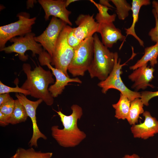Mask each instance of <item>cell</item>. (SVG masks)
<instances>
[{
  "mask_svg": "<svg viewBox=\"0 0 158 158\" xmlns=\"http://www.w3.org/2000/svg\"><path fill=\"white\" fill-rule=\"evenodd\" d=\"M19 158H51L53 153L36 151L32 147L28 149L18 148L16 152Z\"/></svg>",
  "mask_w": 158,
  "mask_h": 158,
  "instance_id": "23",
  "label": "cell"
},
{
  "mask_svg": "<svg viewBox=\"0 0 158 158\" xmlns=\"http://www.w3.org/2000/svg\"><path fill=\"white\" fill-rule=\"evenodd\" d=\"M67 40L69 45L74 49L77 48L82 42L80 41L75 36L74 33V28L69 25Z\"/></svg>",
  "mask_w": 158,
  "mask_h": 158,
  "instance_id": "27",
  "label": "cell"
},
{
  "mask_svg": "<svg viewBox=\"0 0 158 158\" xmlns=\"http://www.w3.org/2000/svg\"><path fill=\"white\" fill-rule=\"evenodd\" d=\"M28 116L24 106L20 103L18 99L15 100L13 111L8 120V123L15 125L25 122Z\"/></svg>",
  "mask_w": 158,
  "mask_h": 158,
  "instance_id": "21",
  "label": "cell"
},
{
  "mask_svg": "<svg viewBox=\"0 0 158 158\" xmlns=\"http://www.w3.org/2000/svg\"><path fill=\"white\" fill-rule=\"evenodd\" d=\"M94 54V40L92 36L82 41L74 49L68 71L73 77L84 76L92 61Z\"/></svg>",
  "mask_w": 158,
  "mask_h": 158,
  "instance_id": "4",
  "label": "cell"
},
{
  "mask_svg": "<svg viewBox=\"0 0 158 158\" xmlns=\"http://www.w3.org/2000/svg\"><path fill=\"white\" fill-rule=\"evenodd\" d=\"M116 7V12L118 18L124 20L129 15V12L131 10L132 6L126 0H110Z\"/></svg>",
  "mask_w": 158,
  "mask_h": 158,
  "instance_id": "24",
  "label": "cell"
},
{
  "mask_svg": "<svg viewBox=\"0 0 158 158\" xmlns=\"http://www.w3.org/2000/svg\"><path fill=\"white\" fill-rule=\"evenodd\" d=\"M158 56V42L154 45L146 47L144 49V53L141 58L134 65L130 66V70H134L137 68L147 64L150 62L151 67H154L157 64Z\"/></svg>",
  "mask_w": 158,
  "mask_h": 158,
  "instance_id": "18",
  "label": "cell"
},
{
  "mask_svg": "<svg viewBox=\"0 0 158 158\" xmlns=\"http://www.w3.org/2000/svg\"><path fill=\"white\" fill-rule=\"evenodd\" d=\"M93 17L94 14H81L75 21L78 27L74 28V34L80 41L93 36L94 34L97 32L99 24L95 21Z\"/></svg>",
  "mask_w": 158,
  "mask_h": 158,
  "instance_id": "14",
  "label": "cell"
},
{
  "mask_svg": "<svg viewBox=\"0 0 158 158\" xmlns=\"http://www.w3.org/2000/svg\"><path fill=\"white\" fill-rule=\"evenodd\" d=\"M16 96L20 103L25 107L27 114L32 121V125L33 133L32 137L28 143L30 147H38L37 141L40 138L46 140L47 137L40 130L37 124L36 111L38 106L43 101L41 99H39L35 101H31L22 93H16Z\"/></svg>",
  "mask_w": 158,
  "mask_h": 158,
  "instance_id": "11",
  "label": "cell"
},
{
  "mask_svg": "<svg viewBox=\"0 0 158 158\" xmlns=\"http://www.w3.org/2000/svg\"><path fill=\"white\" fill-rule=\"evenodd\" d=\"M152 6L156 10L158 18V1L155 0L153 1L152 2Z\"/></svg>",
  "mask_w": 158,
  "mask_h": 158,
  "instance_id": "33",
  "label": "cell"
},
{
  "mask_svg": "<svg viewBox=\"0 0 158 158\" xmlns=\"http://www.w3.org/2000/svg\"><path fill=\"white\" fill-rule=\"evenodd\" d=\"M78 0H67L66 1V6L67 7L71 3L74 2L78 1Z\"/></svg>",
  "mask_w": 158,
  "mask_h": 158,
  "instance_id": "35",
  "label": "cell"
},
{
  "mask_svg": "<svg viewBox=\"0 0 158 158\" xmlns=\"http://www.w3.org/2000/svg\"><path fill=\"white\" fill-rule=\"evenodd\" d=\"M122 158H140V157L137 154H133L132 155H130L126 154Z\"/></svg>",
  "mask_w": 158,
  "mask_h": 158,
  "instance_id": "34",
  "label": "cell"
},
{
  "mask_svg": "<svg viewBox=\"0 0 158 158\" xmlns=\"http://www.w3.org/2000/svg\"><path fill=\"white\" fill-rule=\"evenodd\" d=\"M97 32L101 35L102 42L108 48H111L119 40L123 41L120 49L126 39V36L122 34L121 30L116 28L113 23L99 24Z\"/></svg>",
  "mask_w": 158,
  "mask_h": 158,
  "instance_id": "16",
  "label": "cell"
},
{
  "mask_svg": "<svg viewBox=\"0 0 158 158\" xmlns=\"http://www.w3.org/2000/svg\"><path fill=\"white\" fill-rule=\"evenodd\" d=\"M142 115L145 117L143 122L132 125L130 130L134 138L145 140L158 133V121L148 111H145Z\"/></svg>",
  "mask_w": 158,
  "mask_h": 158,
  "instance_id": "13",
  "label": "cell"
},
{
  "mask_svg": "<svg viewBox=\"0 0 158 158\" xmlns=\"http://www.w3.org/2000/svg\"><path fill=\"white\" fill-rule=\"evenodd\" d=\"M10 158H19L17 154L16 153L15 154Z\"/></svg>",
  "mask_w": 158,
  "mask_h": 158,
  "instance_id": "36",
  "label": "cell"
},
{
  "mask_svg": "<svg viewBox=\"0 0 158 158\" xmlns=\"http://www.w3.org/2000/svg\"><path fill=\"white\" fill-rule=\"evenodd\" d=\"M16 87H10L4 84L0 81V95L5 93H9L10 92H14L22 93L25 96L30 95V93L29 91L19 87L17 83H16Z\"/></svg>",
  "mask_w": 158,
  "mask_h": 158,
  "instance_id": "26",
  "label": "cell"
},
{
  "mask_svg": "<svg viewBox=\"0 0 158 158\" xmlns=\"http://www.w3.org/2000/svg\"><path fill=\"white\" fill-rule=\"evenodd\" d=\"M152 12L155 18V26L154 28L150 30L148 35L152 41L157 43L158 42V18L156 12L154 8L152 9Z\"/></svg>",
  "mask_w": 158,
  "mask_h": 158,
  "instance_id": "28",
  "label": "cell"
},
{
  "mask_svg": "<svg viewBox=\"0 0 158 158\" xmlns=\"http://www.w3.org/2000/svg\"><path fill=\"white\" fill-rule=\"evenodd\" d=\"M143 158L142 157V158Z\"/></svg>",
  "mask_w": 158,
  "mask_h": 158,
  "instance_id": "38",
  "label": "cell"
},
{
  "mask_svg": "<svg viewBox=\"0 0 158 158\" xmlns=\"http://www.w3.org/2000/svg\"><path fill=\"white\" fill-rule=\"evenodd\" d=\"M110 0H100L99 4L104 6L110 8H115L114 7L110 4L109 1Z\"/></svg>",
  "mask_w": 158,
  "mask_h": 158,
  "instance_id": "32",
  "label": "cell"
},
{
  "mask_svg": "<svg viewBox=\"0 0 158 158\" xmlns=\"http://www.w3.org/2000/svg\"><path fill=\"white\" fill-rule=\"evenodd\" d=\"M151 2L149 0H133L131 3V11L132 12L133 22L130 27L125 28L126 33V38L128 35L133 36L139 42L140 46L144 47L143 41L136 35L135 30V26L138 21L139 14L141 8L143 6L150 5Z\"/></svg>",
  "mask_w": 158,
  "mask_h": 158,
  "instance_id": "17",
  "label": "cell"
},
{
  "mask_svg": "<svg viewBox=\"0 0 158 158\" xmlns=\"http://www.w3.org/2000/svg\"><path fill=\"white\" fill-rule=\"evenodd\" d=\"M128 76V78L134 83L131 87L137 92L140 89L144 90L148 87L152 88L154 86L150 84L154 78L153 75L155 71L154 67L147 66V64L135 69Z\"/></svg>",
  "mask_w": 158,
  "mask_h": 158,
  "instance_id": "15",
  "label": "cell"
},
{
  "mask_svg": "<svg viewBox=\"0 0 158 158\" xmlns=\"http://www.w3.org/2000/svg\"><path fill=\"white\" fill-rule=\"evenodd\" d=\"M114 64L112 71L105 80L100 81L97 84L101 88L102 92L105 94L109 89H114L119 91L130 102L136 98H140V92L129 89L125 85L121 78V75L122 73V67L126 64V62L121 64V59L118 58V53L114 52Z\"/></svg>",
  "mask_w": 158,
  "mask_h": 158,
  "instance_id": "5",
  "label": "cell"
},
{
  "mask_svg": "<svg viewBox=\"0 0 158 158\" xmlns=\"http://www.w3.org/2000/svg\"><path fill=\"white\" fill-rule=\"evenodd\" d=\"M140 93V99L144 105L148 106L149 101L153 98L158 96V91L152 92L143 91Z\"/></svg>",
  "mask_w": 158,
  "mask_h": 158,
  "instance_id": "29",
  "label": "cell"
},
{
  "mask_svg": "<svg viewBox=\"0 0 158 158\" xmlns=\"http://www.w3.org/2000/svg\"><path fill=\"white\" fill-rule=\"evenodd\" d=\"M38 1L44 10L46 20H48L52 16L61 19L69 25H72L69 18L71 12L66 8V1L39 0Z\"/></svg>",
  "mask_w": 158,
  "mask_h": 158,
  "instance_id": "12",
  "label": "cell"
},
{
  "mask_svg": "<svg viewBox=\"0 0 158 158\" xmlns=\"http://www.w3.org/2000/svg\"><path fill=\"white\" fill-rule=\"evenodd\" d=\"M130 102L127 97L120 93L118 101L112 105L115 109V117L118 119H127L129 114Z\"/></svg>",
  "mask_w": 158,
  "mask_h": 158,
  "instance_id": "19",
  "label": "cell"
},
{
  "mask_svg": "<svg viewBox=\"0 0 158 158\" xmlns=\"http://www.w3.org/2000/svg\"><path fill=\"white\" fill-rule=\"evenodd\" d=\"M157 158H158V156H157Z\"/></svg>",
  "mask_w": 158,
  "mask_h": 158,
  "instance_id": "37",
  "label": "cell"
},
{
  "mask_svg": "<svg viewBox=\"0 0 158 158\" xmlns=\"http://www.w3.org/2000/svg\"><path fill=\"white\" fill-rule=\"evenodd\" d=\"M22 68L27 79L20 87L29 91L32 97L42 99L47 105H52L54 103V97L48 87L49 84L54 83L52 73L39 65L31 70L30 65L24 63Z\"/></svg>",
  "mask_w": 158,
  "mask_h": 158,
  "instance_id": "2",
  "label": "cell"
},
{
  "mask_svg": "<svg viewBox=\"0 0 158 158\" xmlns=\"http://www.w3.org/2000/svg\"><path fill=\"white\" fill-rule=\"evenodd\" d=\"M15 100L11 97L9 100L0 106V112L8 120L13 111Z\"/></svg>",
  "mask_w": 158,
  "mask_h": 158,
  "instance_id": "25",
  "label": "cell"
},
{
  "mask_svg": "<svg viewBox=\"0 0 158 158\" xmlns=\"http://www.w3.org/2000/svg\"><path fill=\"white\" fill-rule=\"evenodd\" d=\"M144 104L140 98H137L131 102L129 114L127 120L130 125L137 123L139 116L145 111Z\"/></svg>",
  "mask_w": 158,
  "mask_h": 158,
  "instance_id": "20",
  "label": "cell"
},
{
  "mask_svg": "<svg viewBox=\"0 0 158 158\" xmlns=\"http://www.w3.org/2000/svg\"><path fill=\"white\" fill-rule=\"evenodd\" d=\"M38 60L41 65L47 66L51 71L53 75L55 77V83L48 88L49 91L54 98L61 95L69 83H82V81L78 78H70L61 71L53 67L51 64V57L46 51H44L39 55Z\"/></svg>",
  "mask_w": 158,
  "mask_h": 158,
  "instance_id": "9",
  "label": "cell"
},
{
  "mask_svg": "<svg viewBox=\"0 0 158 158\" xmlns=\"http://www.w3.org/2000/svg\"><path fill=\"white\" fill-rule=\"evenodd\" d=\"M67 24L56 17L52 16L46 29L40 35L35 37V40L39 42L52 57L59 35Z\"/></svg>",
  "mask_w": 158,
  "mask_h": 158,
  "instance_id": "10",
  "label": "cell"
},
{
  "mask_svg": "<svg viewBox=\"0 0 158 158\" xmlns=\"http://www.w3.org/2000/svg\"><path fill=\"white\" fill-rule=\"evenodd\" d=\"M9 123H8L7 120L4 117L3 114L0 112V125L1 126L5 127Z\"/></svg>",
  "mask_w": 158,
  "mask_h": 158,
  "instance_id": "31",
  "label": "cell"
},
{
  "mask_svg": "<svg viewBox=\"0 0 158 158\" xmlns=\"http://www.w3.org/2000/svg\"><path fill=\"white\" fill-rule=\"evenodd\" d=\"M97 7L98 13L95 16L97 22L99 24L102 23H113L115 20L116 15L114 13L112 15L109 14L108 11L111 8L104 6L99 3H97L93 0H90Z\"/></svg>",
  "mask_w": 158,
  "mask_h": 158,
  "instance_id": "22",
  "label": "cell"
},
{
  "mask_svg": "<svg viewBox=\"0 0 158 158\" xmlns=\"http://www.w3.org/2000/svg\"><path fill=\"white\" fill-rule=\"evenodd\" d=\"M71 109L72 113L68 116L61 111L54 110L59 116L64 128L60 129L58 126H54L51 128L53 138L60 146L65 147H73L78 145L86 136L77 126L78 121L83 114L82 108L75 104L71 106Z\"/></svg>",
  "mask_w": 158,
  "mask_h": 158,
  "instance_id": "1",
  "label": "cell"
},
{
  "mask_svg": "<svg viewBox=\"0 0 158 158\" xmlns=\"http://www.w3.org/2000/svg\"><path fill=\"white\" fill-rule=\"evenodd\" d=\"M17 21L0 27V50L5 47L8 40L17 36H23L32 32L36 17L30 18L28 13L23 12L17 15Z\"/></svg>",
  "mask_w": 158,
  "mask_h": 158,
  "instance_id": "6",
  "label": "cell"
},
{
  "mask_svg": "<svg viewBox=\"0 0 158 158\" xmlns=\"http://www.w3.org/2000/svg\"><path fill=\"white\" fill-rule=\"evenodd\" d=\"M94 54L88 71L91 78H97L100 81L105 80L112 71L114 64V53L111 51L95 33Z\"/></svg>",
  "mask_w": 158,
  "mask_h": 158,
  "instance_id": "3",
  "label": "cell"
},
{
  "mask_svg": "<svg viewBox=\"0 0 158 158\" xmlns=\"http://www.w3.org/2000/svg\"><path fill=\"white\" fill-rule=\"evenodd\" d=\"M35 35L34 33L31 32L23 36L13 37L9 40L13 43L0 49V51H4L6 53H16L18 54L20 60L26 61L28 59V56L25 54L26 51H31L32 56H35L36 54L39 55L43 50L41 44L35 40Z\"/></svg>",
  "mask_w": 158,
  "mask_h": 158,
  "instance_id": "8",
  "label": "cell"
},
{
  "mask_svg": "<svg viewBox=\"0 0 158 158\" xmlns=\"http://www.w3.org/2000/svg\"><path fill=\"white\" fill-rule=\"evenodd\" d=\"M68 26L66 25L59 35L51 57V64L69 77L67 73L68 68L73 57L74 49L67 42Z\"/></svg>",
  "mask_w": 158,
  "mask_h": 158,
  "instance_id": "7",
  "label": "cell"
},
{
  "mask_svg": "<svg viewBox=\"0 0 158 158\" xmlns=\"http://www.w3.org/2000/svg\"><path fill=\"white\" fill-rule=\"evenodd\" d=\"M9 93H5L0 95V106L11 99Z\"/></svg>",
  "mask_w": 158,
  "mask_h": 158,
  "instance_id": "30",
  "label": "cell"
}]
</instances>
